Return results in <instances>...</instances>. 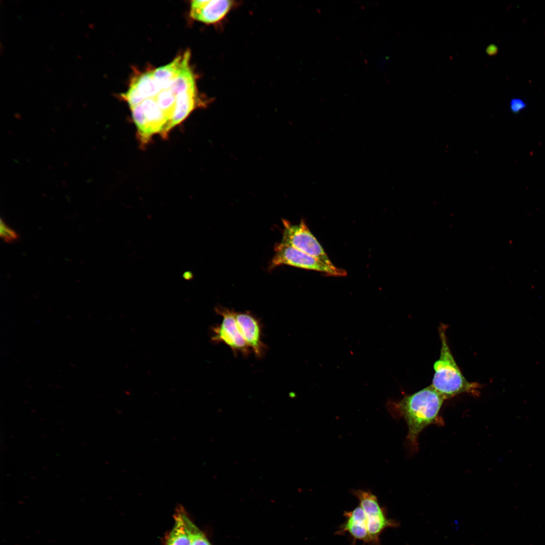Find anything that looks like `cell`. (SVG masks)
Segmentation results:
<instances>
[{
  "instance_id": "obj_1",
  "label": "cell",
  "mask_w": 545,
  "mask_h": 545,
  "mask_svg": "<svg viewBox=\"0 0 545 545\" xmlns=\"http://www.w3.org/2000/svg\"><path fill=\"white\" fill-rule=\"evenodd\" d=\"M445 398L429 386L400 400H390L388 411L395 418L402 417L408 426L407 441L412 449L417 448L419 434L426 426L436 423Z\"/></svg>"
},
{
  "instance_id": "obj_2",
  "label": "cell",
  "mask_w": 545,
  "mask_h": 545,
  "mask_svg": "<svg viewBox=\"0 0 545 545\" xmlns=\"http://www.w3.org/2000/svg\"><path fill=\"white\" fill-rule=\"evenodd\" d=\"M445 324H441L440 354L433 364L434 372L430 385L445 400L462 393H475L479 387L477 383L468 381L462 374L450 349Z\"/></svg>"
},
{
  "instance_id": "obj_3",
  "label": "cell",
  "mask_w": 545,
  "mask_h": 545,
  "mask_svg": "<svg viewBox=\"0 0 545 545\" xmlns=\"http://www.w3.org/2000/svg\"><path fill=\"white\" fill-rule=\"evenodd\" d=\"M351 493L357 498L359 505L365 513L371 545H380L379 536L384 530L399 527V522L388 518L385 509L380 506L376 496L371 492L353 489Z\"/></svg>"
},
{
  "instance_id": "obj_4",
  "label": "cell",
  "mask_w": 545,
  "mask_h": 545,
  "mask_svg": "<svg viewBox=\"0 0 545 545\" xmlns=\"http://www.w3.org/2000/svg\"><path fill=\"white\" fill-rule=\"evenodd\" d=\"M275 254L271 261L269 269L281 265H288L323 272L331 276H345L347 272L334 265H329L319 259L280 243L275 247Z\"/></svg>"
},
{
  "instance_id": "obj_5",
  "label": "cell",
  "mask_w": 545,
  "mask_h": 545,
  "mask_svg": "<svg viewBox=\"0 0 545 545\" xmlns=\"http://www.w3.org/2000/svg\"><path fill=\"white\" fill-rule=\"evenodd\" d=\"M282 223L284 229L281 244L292 247L329 265H334L303 220L297 225H293L285 219L282 220Z\"/></svg>"
},
{
  "instance_id": "obj_6",
  "label": "cell",
  "mask_w": 545,
  "mask_h": 545,
  "mask_svg": "<svg viewBox=\"0 0 545 545\" xmlns=\"http://www.w3.org/2000/svg\"><path fill=\"white\" fill-rule=\"evenodd\" d=\"M216 312L222 316V321L211 328V340L215 343H224L229 347L234 355L241 354L247 357L251 350L243 337L237 324L233 310L217 306Z\"/></svg>"
},
{
  "instance_id": "obj_7",
  "label": "cell",
  "mask_w": 545,
  "mask_h": 545,
  "mask_svg": "<svg viewBox=\"0 0 545 545\" xmlns=\"http://www.w3.org/2000/svg\"><path fill=\"white\" fill-rule=\"evenodd\" d=\"M235 317L238 328L244 340L258 358H262L267 350L262 340V323L249 311L235 312Z\"/></svg>"
},
{
  "instance_id": "obj_8",
  "label": "cell",
  "mask_w": 545,
  "mask_h": 545,
  "mask_svg": "<svg viewBox=\"0 0 545 545\" xmlns=\"http://www.w3.org/2000/svg\"><path fill=\"white\" fill-rule=\"evenodd\" d=\"M234 5L228 0H194L191 4L190 16L206 24H213L222 20Z\"/></svg>"
},
{
  "instance_id": "obj_9",
  "label": "cell",
  "mask_w": 545,
  "mask_h": 545,
  "mask_svg": "<svg viewBox=\"0 0 545 545\" xmlns=\"http://www.w3.org/2000/svg\"><path fill=\"white\" fill-rule=\"evenodd\" d=\"M161 90L153 78L152 71H150L134 79L128 90L120 96L131 107L147 98L155 97Z\"/></svg>"
},
{
  "instance_id": "obj_10",
  "label": "cell",
  "mask_w": 545,
  "mask_h": 545,
  "mask_svg": "<svg viewBox=\"0 0 545 545\" xmlns=\"http://www.w3.org/2000/svg\"><path fill=\"white\" fill-rule=\"evenodd\" d=\"M344 516L346 520L336 531V534H343L347 532L352 537L354 544L356 541L359 540L364 543L371 545L366 525V516L362 508L359 505L351 511H345Z\"/></svg>"
},
{
  "instance_id": "obj_11",
  "label": "cell",
  "mask_w": 545,
  "mask_h": 545,
  "mask_svg": "<svg viewBox=\"0 0 545 545\" xmlns=\"http://www.w3.org/2000/svg\"><path fill=\"white\" fill-rule=\"evenodd\" d=\"M190 57V52L187 50L169 64L152 71L153 78L161 90L170 88L184 66L189 63Z\"/></svg>"
},
{
  "instance_id": "obj_12",
  "label": "cell",
  "mask_w": 545,
  "mask_h": 545,
  "mask_svg": "<svg viewBox=\"0 0 545 545\" xmlns=\"http://www.w3.org/2000/svg\"><path fill=\"white\" fill-rule=\"evenodd\" d=\"M196 88H192L176 95V109L172 120V127L180 124L195 108L196 104Z\"/></svg>"
},
{
  "instance_id": "obj_13",
  "label": "cell",
  "mask_w": 545,
  "mask_h": 545,
  "mask_svg": "<svg viewBox=\"0 0 545 545\" xmlns=\"http://www.w3.org/2000/svg\"><path fill=\"white\" fill-rule=\"evenodd\" d=\"M181 506L174 515L173 526L165 537L164 545H191L189 535L182 517Z\"/></svg>"
},
{
  "instance_id": "obj_14",
  "label": "cell",
  "mask_w": 545,
  "mask_h": 545,
  "mask_svg": "<svg viewBox=\"0 0 545 545\" xmlns=\"http://www.w3.org/2000/svg\"><path fill=\"white\" fill-rule=\"evenodd\" d=\"M189 65L188 63L184 66L169 88L176 96L195 88L194 77Z\"/></svg>"
},
{
  "instance_id": "obj_15",
  "label": "cell",
  "mask_w": 545,
  "mask_h": 545,
  "mask_svg": "<svg viewBox=\"0 0 545 545\" xmlns=\"http://www.w3.org/2000/svg\"><path fill=\"white\" fill-rule=\"evenodd\" d=\"M182 517L185 522L191 541V545H212L205 533L190 519L184 508L181 506Z\"/></svg>"
},
{
  "instance_id": "obj_16",
  "label": "cell",
  "mask_w": 545,
  "mask_h": 545,
  "mask_svg": "<svg viewBox=\"0 0 545 545\" xmlns=\"http://www.w3.org/2000/svg\"><path fill=\"white\" fill-rule=\"evenodd\" d=\"M1 237L7 242H11L18 238L16 233L1 220Z\"/></svg>"
},
{
  "instance_id": "obj_17",
  "label": "cell",
  "mask_w": 545,
  "mask_h": 545,
  "mask_svg": "<svg viewBox=\"0 0 545 545\" xmlns=\"http://www.w3.org/2000/svg\"><path fill=\"white\" fill-rule=\"evenodd\" d=\"M526 106V103L522 99L515 98L511 100L509 107L512 113L518 114L524 110Z\"/></svg>"
},
{
  "instance_id": "obj_18",
  "label": "cell",
  "mask_w": 545,
  "mask_h": 545,
  "mask_svg": "<svg viewBox=\"0 0 545 545\" xmlns=\"http://www.w3.org/2000/svg\"><path fill=\"white\" fill-rule=\"evenodd\" d=\"M486 50L488 54L494 55L497 53L498 51V48L496 45L494 44H491L488 46Z\"/></svg>"
},
{
  "instance_id": "obj_19",
  "label": "cell",
  "mask_w": 545,
  "mask_h": 545,
  "mask_svg": "<svg viewBox=\"0 0 545 545\" xmlns=\"http://www.w3.org/2000/svg\"><path fill=\"white\" fill-rule=\"evenodd\" d=\"M183 276L186 280H190L193 278L192 274L189 271L185 272Z\"/></svg>"
}]
</instances>
